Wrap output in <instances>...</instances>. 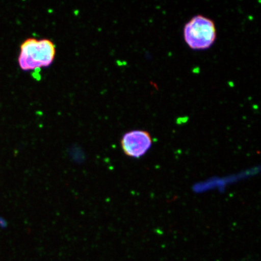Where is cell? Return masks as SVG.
I'll return each instance as SVG.
<instances>
[{"label": "cell", "mask_w": 261, "mask_h": 261, "mask_svg": "<svg viewBox=\"0 0 261 261\" xmlns=\"http://www.w3.org/2000/svg\"><path fill=\"white\" fill-rule=\"evenodd\" d=\"M8 223L7 221L5 220V218H3L2 217H0V228H5L7 227Z\"/></svg>", "instance_id": "4"}, {"label": "cell", "mask_w": 261, "mask_h": 261, "mask_svg": "<svg viewBox=\"0 0 261 261\" xmlns=\"http://www.w3.org/2000/svg\"><path fill=\"white\" fill-rule=\"evenodd\" d=\"M55 55L56 47L51 40L28 38L21 45L19 65L24 71L47 67L53 63Z\"/></svg>", "instance_id": "1"}, {"label": "cell", "mask_w": 261, "mask_h": 261, "mask_svg": "<svg viewBox=\"0 0 261 261\" xmlns=\"http://www.w3.org/2000/svg\"><path fill=\"white\" fill-rule=\"evenodd\" d=\"M217 37L214 22L203 15H196L186 24L184 38L194 50H205L214 44Z\"/></svg>", "instance_id": "2"}, {"label": "cell", "mask_w": 261, "mask_h": 261, "mask_svg": "<svg viewBox=\"0 0 261 261\" xmlns=\"http://www.w3.org/2000/svg\"><path fill=\"white\" fill-rule=\"evenodd\" d=\"M152 144L151 136L146 130H132L125 134L121 139L123 152L133 158H140L145 155Z\"/></svg>", "instance_id": "3"}]
</instances>
